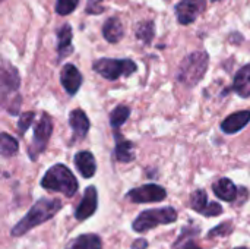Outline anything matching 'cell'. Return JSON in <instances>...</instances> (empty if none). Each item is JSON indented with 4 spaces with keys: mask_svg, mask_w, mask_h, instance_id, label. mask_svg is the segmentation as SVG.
<instances>
[{
    "mask_svg": "<svg viewBox=\"0 0 250 249\" xmlns=\"http://www.w3.org/2000/svg\"><path fill=\"white\" fill-rule=\"evenodd\" d=\"M79 0H57L56 3V13L66 16L69 13H72L76 7H78Z\"/></svg>",
    "mask_w": 250,
    "mask_h": 249,
    "instance_id": "25",
    "label": "cell"
},
{
    "mask_svg": "<svg viewBox=\"0 0 250 249\" xmlns=\"http://www.w3.org/2000/svg\"><path fill=\"white\" fill-rule=\"evenodd\" d=\"M34 117H35V113H34V112H25V113L21 116V119H19V122H18V132H19L21 135H23V134L28 131V128H29L31 123L34 122Z\"/></svg>",
    "mask_w": 250,
    "mask_h": 249,
    "instance_id": "26",
    "label": "cell"
},
{
    "mask_svg": "<svg viewBox=\"0 0 250 249\" xmlns=\"http://www.w3.org/2000/svg\"><path fill=\"white\" fill-rule=\"evenodd\" d=\"M41 186L51 192L73 197L78 191V181L64 164H54L41 179Z\"/></svg>",
    "mask_w": 250,
    "mask_h": 249,
    "instance_id": "2",
    "label": "cell"
},
{
    "mask_svg": "<svg viewBox=\"0 0 250 249\" xmlns=\"http://www.w3.org/2000/svg\"><path fill=\"white\" fill-rule=\"evenodd\" d=\"M205 0H180L176 4V16L182 25H189L205 10Z\"/></svg>",
    "mask_w": 250,
    "mask_h": 249,
    "instance_id": "9",
    "label": "cell"
},
{
    "mask_svg": "<svg viewBox=\"0 0 250 249\" xmlns=\"http://www.w3.org/2000/svg\"><path fill=\"white\" fill-rule=\"evenodd\" d=\"M250 122V112L249 110H242V112H236L230 116H227L223 123H221V129L224 134H237L239 131H242L245 126H248Z\"/></svg>",
    "mask_w": 250,
    "mask_h": 249,
    "instance_id": "14",
    "label": "cell"
},
{
    "mask_svg": "<svg viewBox=\"0 0 250 249\" xmlns=\"http://www.w3.org/2000/svg\"><path fill=\"white\" fill-rule=\"evenodd\" d=\"M167 192L163 186L155 183H148L139 188H135L127 192L126 198L136 204H146V203H160L166 200Z\"/></svg>",
    "mask_w": 250,
    "mask_h": 249,
    "instance_id": "8",
    "label": "cell"
},
{
    "mask_svg": "<svg viewBox=\"0 0 250 249\" xmlns=\"http://www.w3.org/2000/svg\"><path fill=\"white\" fill-rule=\"evenodd\" d=\"M208 63H209V56L205 51H195L188 54L179 68L177 81L189 88L198 85L199 81L205 76Z\"/></svg>",
    "mask_w": 250,
    "mask_h": 249,
    "instance_id": "3",
    "label": "cell"
},
{
    "mask_svg": "<svg viewBox=\"0 0 250 249\" xmlns=\"http://www.w3.org/2000/svg\"><path fill=\"white\" fill-rule=\"evenodd\" d=\"M19 150V142L16 138H13L9 134L1 132L0 134V156L3 157H12L18 153Z\"/></svg>",
    "mask_w": 250,
    "mask_h": 249,
    "instance_id": "21",
    "label": "cell"
},
{
    "mask_svg": "<svg viewBox=\"0 0 250 249\" xmlns=\"http://www.w3.org/2000/svg\"><path fill=\"white\" fill-rule=\"evenodd\" d=\"M72 37H73V31H72V26L69 23H64L57 31V56H59V59L66 57L73 51Z\"/></svg>",
    "mask_w": 250,
    "mask_h": 249,
    "instance_id": "16",
    "label": "cell"
},
{
    "mask_svg": "<svg viewBox=\"0 0 250 249\" xmlns=\"http://www.w3.org/2000/svg\"><path fill=\"white\" fill-rule=\"evenodd\" d=\"M231 229H233V225L226 222V223H221L220 226L214 227L209 233H208V238H214V236H227L231 233Z\"/></svg>",
    "mask_w": 250,
    "mask_h": 249,
    "instance_id": "27",
    "label": "cell"
},
{
    "mask_svg": "<svg viewBox=\"0 0 250 249\" xmlns=\"http://www.w3.org/2000/svg\"><path fill=\"white\" fill-rule=\"evenodd\" d=\"M223 213V207L218 204V203H208L207 208L201 213L207 217H215V216H220Z\"/></svg>",
    "mask_w": 250,
    "mask_h": 249,
    "instance_id": "29",
    "label": "cell"
},
{
    "mask_svg": "<svg viewBox=\"0 0 250 249\" xmlns=\"http://www.w3.org/2000/svg\"><path fill=\"white\" fill-rule=\"evenodd\" d=\"M51 134H53V120L47 113H42L41 119L35 125L32 142H31L29 150H28V154H29L31 160H37L38 156L41 153H44V150L47 148V144L50 141Z\"/></svg>",
    "mask_w": 250,
    "mask_h": 249,
    "instance_id": "6",
    "label": "cell"
},
{
    "mask_svg": "<svg viewBox=\"0 0 250 249\" xmlns=\"http://www.w3.org/2000/svg\"><path fill=\"white\" fill-rule=\"evenodd\" d=\"M233 90L243 98L250 97V65H245L234 76Z\"/></svg>",
    "mask_w": 250,
    "mask_h": 249,
    "instance_id": "19",
    "label": "cell"
},
{
    "mask_svg": "<svg viewBox=\"0 0 250 249\" xmlns=\"http://www.w3.org/2000/svg\"><path fill=\"white\" fill-rule=\"evenodd\" d=\"M148 248V242L145 239H136L132 245V249H146Z\"/></svg>",
    "mask_w": 250,
    "mask_h": 249,
    "instance_id": "30",
    "label": "cell"
},
{
    "mask_svg": "<svg viewBox=\"0 0 250 249\" xmlns=\"http://www.w3.org/2000/svg\"><path fill=\"white\" fill-rule=\"evenodd\" d=\"M63 204L60 200H51V198H41L38 200L31 208L29 211L12 227L10 235L18 238V236H23L25 233H28L31 229L45 223L47 220L53 219L60 210H62Z\"/></svg>",
    "mask_w": 250,
    "mask_h": 249,
    "instance_id": "1",
    "label": "cell"
},
{
    "mask_svg": "<svg viewBox=\"0 0 250 249\" xmlns=\"http://www.w3.org/2000/svg\"><path fill=\"white\" fill-rule=\"evenodd\" d=\"M1 1H3V0H0V3H1Z\"/></svg>",
    "mask_w": 250,
    "mask_h": 249,
    "instance_id": "33",
    "label": "cell"
},
{
    "mask_svg": "<svg viewBox=\"0 0 250 249\" xmlns=\"http://www.w3.org/2000/svg\"><path fill=\"white\" fill-rule=\"evenodd\" d=\"M92 69L108 81H116L120 76H129L136 72L138 66L130 59H98Z\"/></svg>",
    "mask_w": 250,
    "mask_h": 249,
    "instance_id": "5",
    "label": "cell"
},
{
    "mask_svg": "<svg viewBox=\"0 0 250 249\" xmlns=\"http://www.w3.org/2000/svg\"><path fill=\"white\" fill-rule=\"evenodd\" d=\"M75 166L85 179L92 178L97 172V161L91 151H79L75 156Z\"/></svg>",
    "mask_w": 250,
    "mask_h": 249,
    "instance_id": "15",
    "label": "cell"
},
{
    "mask_svg": "<svg viewBox=\"0 0 250 249\" xmlns=\"http://www.w3.org/2000/svg\"><path fill=\"white\" fill-rule=\"evenodd\" d=\"M190 205L195 211L198 213H202L207 205H208V195L204 189H198L192 194V198H190Z\"/></svg>",
    "mask_w": 250,
    "mask_h": 249,
    "instance_id": "24",
    "label": "cell"
},
{
    "mask_svg": "<svg viewBox=\"0 0 250 249\" xmlns=\"http://www.w3.org/2000/svg\"><path fill=\"white\" fill-rule=\"evenodd\" d=\"M176 220H177V211L173 207H164V208L142 211L133 222L132 227L135 232L144 233V232H148L160 225L174 223Z\"/></svg>",
    "mask_w": 250,
    "mask_h": 249,
    "instance_id": "4",
    "label": "cell"
},
{
    "mask_svg": "<svg viewBox=\"0 0 250 249\" xmlns=\"http://www.w3.org/2000/svg\"><path fill=\"white\" fill-rule=\"evenodd\" d=\"M123 34H125V29H123V25H122L119 18L111 16V18H108L104 22V25H103V35H104V38L108 43H113V44L119 43L123 38Z\"/></svg>",
    "mask_w": 250,
    "mask_h": 249,
    "instance_id": "17",
    "label": "cell"
},
{
    "mask_svg": "<svg viewBox=\"0 0 250 249\" xmlns=\"http://www.w3.org/2000/svg\"><path fill=\"white\" fill-rule=\"evenodd\" d=\"M69 123L73 129V138L72 141L75 139H82L86 136L88 131H89V119L86 116V113L82 110V109H75L70 112L69 114Z\"/></svg>",
    "mask_w": 250,
    "mask_h": 249,
    "instance_id": "12",
    "label": "cell"
},
{
    "mask_svg": "<svg viewBox=\"0 0 250 249\" xmlns=\"http://www.w3.org/2000/svg\"><path fill=\"white\" fill-rule=\"evenodd\" d=\"M234 249H250V248H245V247H242V248H234Z\"/></svg>",
    "mask_w": 250,
    "mask_h": 249,
    "instance_id": "32",
    "label": "cell"
},
{
    "mask_svg": "<svg viewBox=\"0 0 250 249\" xmlns=\"http://www.w3.org/2000/svg\"><path fill=\"white\" fill-rule=\"evenodd\" d=\"M98 207V194H97V188L95 186H88L85 189L83 198L81 200L79 205L76 207L75 211V217L79 222H83L86 219H89Z\"/></svg>",
    "mask_w": 250,
    "mask_h": 249,
    "instance_id": "10",
    "label": "cell"
},
{
    "mask_svg": "<svg viewBox=\"0 0 250 249\" xmlns=\"http://www.w3.org/2000/svg\"><path fill=\"white\" fill-rule=\"evenodd\" d=\"M104 12L103 0H88L86 3V13L89 15H100Z\"/></svg>",
    "mask_w": 250,
    "mask_h": 249,
    "instance_id": "28",
    "label": "cell"
},
{
    "mask_svg": "<svg viewBox=\"0 0 250 249\" xmlns=\"http://www.w3.org/2000/svg\"><path fill=\"white\" fill-rule=\"evenodd\" d=\"M214 189V194L223 200V201H227V203H233L236 198H237V188L236 185L227 179V178H221L220 181H217L212 186Z\"/></svg>",
    "mask_w": 250,
    "mask_h": 249,
    "instance_id": "18",
    "label": "cell"
},
{
    "mask_svg": "<svg viewBox=\"0 0 250 249\" xmlns=\"http://www.w3.org/2000/svg\"><path fill=\"white\" fill-rule=\"evenodd\" d=\"M130 116V109L127 106H117L111 113H110V125L113 129H119Z\"/></svg>",
    "mask_w": 250,
    "mask_h": 249,
    "instance_id": "22",
    "label": "cell"
},
{
    "mask_svg": "<svg viewBox=\"0 0 250 249\" xmlns=\"http://www.w3.org/2000/svg\"><path fill=\"white\" fill-rule=\"evenodd\" d=\"M21 76L18 69L7 60H0V101L13 98L19 90Z\"/></svg>",
    "mask_w": 250,
    "mask_h": 249,
    "instance_id": "7",
    "label": "cell"
},
{
    "mask_svg": "<svg viewBox=\"0 0 250 249\" xmlns=\"http://www.w3.org/2000/svg\"><path fill=\"white\" fill-rule=\"evenodd\" d=\"M66 249H103L101 238L95 233H86L75 238L67 244Z\"/></svg>",
    "mask_w": 250,
    "mask_h": 249,
    "instance_id": "20",
    "label": "cell"
},
{
    "mask_svg": "<svg viewBox=\"0 0 250 249\" xmlns=\"http://www.w3.org/2000/svg\"><path fill=\"white\" fill-rule=\"evenodd\" d=\"M60 82L69 95H75L82 85V75L72 63H66L60 72Z\"/></svg>",
    "mask_w": 250,
    "mask_h": 249,
    "instance_id": "11",
    "label": "cell"
},
{
    "mask_svg": "<svg viewBox=\"0 0 250 249\" xmlns=\"http://www.w3.org/2000/svg\"><path fill=\"white\" fill-rule=\"evenodd\" d=\"M182 249H202L201 247H198L193 241H185L182 244Z\"/></svg>",
    "mask_w": 250,
    "mask_h": 249,
    "instance_id": "31",
    "label": "cell"
},
{
    "mask_svg": "<svg viewBox=\"0 0 250 249\" xmlns=\"http://www.w3.org/2000/svg\"><path fill=\"white\" fill-rule=\"evenodd\" d=\"M116 138V147H114V157L120 163H130L135 160V145L133 142L123 138V135L119 132V129L114 131Z\"/></svg>",
    "mask_w": 250,
    "mask_h": 249,
    "instance_id": "13",
    "label": "cell"
},
{
    "mask_svg": "<svg viewBox=\"0 0 250 249\" xmlns=\"http://www.w3.org/2000/svg\"><path fill=\"white\" fill-rule=\"evenodd\" d=\"M155 35V26L152 21H145L141 22L136 28V37L144 43V44H151Z\"/></svg>",
    "mask_w": 250,
    "mask_h": 249,
    "instance_id": "23",
    "label": "cell"
}]
</instances>
